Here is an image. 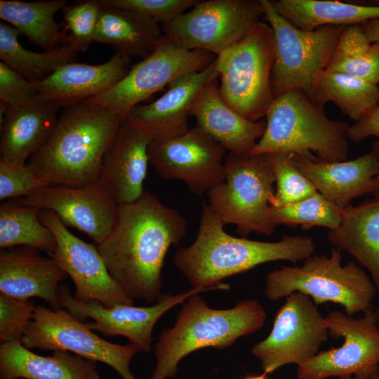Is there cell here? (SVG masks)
<instances>
[{
    "instance_id": "obj_18",
    "label": "cell",
    "mask_w": 379,
    "mask_h": 379,
    "mask_svg": "<svg viewBox=\"0 0 379 379\" xmlns=\"http://www.w3.org/2000/svg\"><path fill=\"white\" fill-rule=\"evenodd\" d=\"M17 201L22 205L53 211L66 227L84 232L97 245L110 232L119 206L98 181L77 187L48 186Z\"/></svg>"
},
{
    "instance_id": "obj_32",
    "label": "cell",
    "mask_w": 379,
    "mask_h": 379,
    "mask_svg": "<svg viewBox=\"0 0 379 379\" xmlns=\"http://www.w3.org/2000/svg\"><path fill=\"white\" fill-rule=\"evenodd\" d=\"M40 208L11 199L0 206V247L26 246L51 257L57 248L52 231L39 218Z\"/></svg>"
},
{
    "instance_id": "obj_45",
    "label": "cell",
    "mask_w": 379,
    "mask_h": 379,
    "mask_svg": "<svg viewBox=\"0 0 379 379\" xmlns=\"http://www.w3.org/2000/svg\"><path fill=\"white\" fill-rule=\"evenodd\" d=\"M339 379H379V371H378L374 374L371 375L368 378H361L354 376H343L339 378Z\"/></svg>"
},
{
    "instance_id": "obj_22",
    "label": "cell",
    "mask_w": 379,
    "mask_h": 379,
    "mask_svg": "<svg viewBox=\"0 0 379 379\" xmlns=\"http://www.w3.org/2000/svg\"><path fill=\"white\" fill-rule=\"evenodd\" d=\"M131 62V57L119 53L99 65L71 62L34 84L39 97L62 107L85 102L107 91L127 74Z\"/></svg>"
},
{
    "instance_id": "obj_8",
    "label": "cell",
    "mask_w": 379,
    "mask_h": 379,
    "mask_svg": "<svg viewBox=\"0 0 379 379\" xmlns=\"http://www.w3.org/2000/svg\"><path fill=\"white\" fill-rule=\"evenodd\" d=\"M224 181L207 192L208 206L224 225L237 226L243 237L251 232L271 235L270 201L275 182L272 154L230 153Z\"/></svg>"
},
{
    "instance_id": "obj_33",
    "label": "cell",
    "mask_w": 379,
    "mask_h": 379,
    "mask_svg": "<svg viewBox=\"0 0 379 379\" xmlns=\"http://www.w3.org/2000/svg\"><path fill=\"white\" fill-rule=\"evenodd\" d=\"M313 102L321 108L332 102L354 122L379 103V86L338 71L326 69L319 79Z\"/></svg>"
},
{
    "instance_id": "obj_14",
    "label": "cell",
    "mask_w": 379,
    "mask_h": 379,
    "mask_svg": "<svg viewBox=\"0 0 379 379\" xmlns=\"http://www.w3.org/2000/svg\"><path fill=\"white\" fill-rule=\"evenodd\" d=\"M328 335L317 305L307 295L294 292L278 310L270 334L251 352L270 374L285 365H302L319 353Z\"/></svg>"
},
{
    "instance_id": "obj_15",
    "label": "cell",
    "mask_w": 379,
    "mask_h": 379,
    "mask_svg": "<svg viewBox=\"0 0 379 379\" xmlns=\"http://www.w3.org/2000/svg\"><path fill=\"white\" fill-rule=\"evenodd\" d=\"M225 149L197 125L170 138L152 140L149 163L162 178L182 181L201 195L225 180Z\"/></svg>"
},
{
    "instance_id": "obj_12",
    "label": "cell",
    "mask_w": 379,
    "mask_h": 379,
    "mask_svg": "<svg viewBox=\"0 0 379 379\" xmlns=\"http://www.w3.org/2000/svg\"><path fill=\"white\" fill-rule=\"evenodd\" d=\"M364 314L355 319L340 311L330 312L324 317L328 334L335 339L343 338V342L298 366L297 379L364 378L379 371L378 320L373 307Z\"/></svg>"
},
{
    "instance_id": "obj_7",
    "label": "cell",
    "mask_w": 379,
    "mask_h": 379,
    "mask_svg": "<svg viewBox=\"0 0 379 379\" xmlns=\"http://www.w3.org/2000/svg\"><path fill=\"white\" fill-rule=\"evenodd\" d=\"M274 59L273 31L259 21L216 56L220 93L244 118L257 121L274 100L271 73Z\"/></svg>"
},
{
    "instance_id": "obj_19",
    "label": "cell",
    "mask_w": 379,
    "mask_h": 379,
    "mask_svg": "<svg viewBox=\"0 0 379 379\" xmlns=\"http://www.w3.org/2000/svg\"><path fill=\"white\" fill-rule=\"evenodd\" d=\"M218 77L215 60L205 69L171 82L162 96L148 105H137L125 121L151 141L180 135L190 128L188 118L199 93L207 83Z\"/></svg>"
},
{
    "instance_id": "obj_16",
    "label": "cell",
    "mask_w": 379,
    "mask_h": 379,
    "mask_svg": "<svg viewBox=\"0 0 379 379\" xmlns=\"http://www.w3.org/2000/svg\"><path fill=\"white\" fill-rule=\"evenodd\" d=\"M212 290L219 288L192 287L176 295L162 294L155 304L149 307H135L133 305L106 307L95 300H78L71 294L67 285H60L58 288V300L60 307L76 319H93V321L86 323L92 331H97L105 336H124L139 351L148 353L152 349L153 328L164 313L184 302L192 295Z\"/></svg>"
},
{
    "instance_id": "obj_17",
    "label": "cell",
    "mask_w": 379,
    "mask_h": 379,
    "mask_svg": "<svg viewBox=\"0 0 379 379\" xmlns=\"http://www.w3.org/2000/svg\"><path fill=\"white\" fill-rule=\"evenodd\" d=\"M39 218L55 237L57 248L51 258L70 277L74 298L80 301L95 300L106 307L133 305L109 274L93 244L71 233L52 211L41 209Z\"/></svg>"
},
{
    "instance_id": "obj_43",
    "label": "cell",
    "mask_w": 379,
    "mask_h": 379,
    "mask_svg": "<svg viewBox=\"0 0 379 379\" xmlns=\"http://www.w3.org/2000/svg\"><path fill=\"white\" fill-rule=\"evenodd\" d=\"M371 42H379V18L359 25Z\"/></svg>"
},
{
    "instance_id": "obj_39",
    "label": "cell",
    "mask_w": 379,
    "mask_h": 379,
    "mask_svg": "<svg viewBox=\"0 0 379 379\" xmlns=\"http://www.w3.org/2000/svg\"><path fill=\"white\" fill-rule=\"evenodd\" d=\"M51 185L27 164L17 166L0 161L1 200L26 197L39 189Z\"/></svg>"
},
{
    "instance_id": "obj_44",
    "label": "cell",
    "mask_w": 379,
    "mask_h": 379,
    "mask_svg": "<svg viewBox=\"0 0 379 379\" xmlns=\"http://www.w3.org/2000/svg\"><path fill=\"white\" fill-rule=\"evenodd\" d=\"M375 156L378 162V173L376 175V180L378 185L379 189V139L375 141L373 144V147L371 150Z\"/></svg>"
},
{
    "instance_id": "obj_27",
    "label": "cell",
    "mask_w": 379,
    "mask_h": 379,
    "mask_svg": "<svg viewBox=\"0 0 379 379\" xmlns=\"http://www.w3.org/2000/svg\"><path fill=\"white\" fill-rule=\"evenodd\" d=\"M328 239L367 270L379 302V197L343 208L341 222L328 231Z\"/></svg>"
},
{
    "instance_id": "obj_26",
    "label": "cell",
    "mask_w": 379,
    "mask_h": 379,
    "mask_svg": "<svg viewBox=\"0 0 379 379\" xmlns=\"http://www.w3.org/2000/svg\"><path fill=\"white\" fill-rule=\"evenodd\" d=\"M97 362L67 351L41 356L21 340L1 344L0 379H100Z\"/></svg>"
},
{
    "instance_id": "obj_40",
    "label": "cell",
    "mask_w": 379,
    "mask_h": 379,
    "mask_svg": "<svg viewBox=\"0 0 379 379\" xmlns=\"http://www.w3.org/2000/svg\"><path fill=\"white\" fill-rule=\"evenodd\" d=\"M104 3L137 13L164 25L173 20L199 0H103Z\"/></svg>"
},
{
    "instance_id": "obj_23",
    "label": "cell",
    "mask_w": 379,
    "mask_h": 379,
    "mask_svg": "<svg viewBox=\"0 0 379 379\" xmlns=\"http://www.w3.org/2000/svg\"><path fill=\"white\" fill-rule=\"evenodd\" d=\"M67 274L51 258L26 246L1 249L0 293L20 299L39 298L59 310V283Z\"/></svg>"
},
{
    "instance_id": "obj_2",
    "label": "cell",
    "mask_w": 379,
    "mask_h": 379,
    "mask_svg": "<svg viewBox=\"0 0 379 379\" xmlns=\"http://www.w3.org/2000/svg\"><path fill=\"white\" fill-rule=\"evenodd\" d=\"M208 204L203 203L198 232L189 246L178 249L174 264L193 287L230 289L224 279L270 262H296L314 255V240L307 236H288L275 242L236 237Z\"/></svg>"
},
{
    "instance_id": "obj_29",
    "label": "cell",
    "mask_w": 379,
    "mask_h": 379,
    "mask_svg": "<svg viewBox=\"0 0 379 379\" xmlns=\"http://www.w3.org/2000/svg\"><path fill=\"white\" fill-rule=\"evenodd\" d=\"M275 11L298 28L313 30L324 26L361 25L379 18V5L337 0L270 1Z\"/></svg>"
},
{
    "instance_id": "obj_36",
    "label": "cell",
    "mask_w": 379,
    "mask_h": 379,
    "mask_svg": "<svg viewBox=\"0 0 379 379\" xmlns=\"http://www.w3.org/2000/svg\"><path fill=\"white\" fill-rule=\"evenodd\" d=\"M102 4L100 0L77 1L62 9L65 44L78 53L85 52L94 42Z\"/></svg>"
},
{
    "instance_id": "obj_6",
    "label": "cell",
    "mask_w": 379,
    "mask_h": 379,
    "mask_svg": "<svg viewBox=\"0 0 379 379\" xmlns=\"http://www.w3.org/2000/svg\"><path fill=\"white\" fill-rule=\"evenodd\" d=\"M341 252L332 248L328 256L312 255L301 266H281L270 272L265 278L266 298L277 301L299 292L316 305L338 304L349 316L373 307L377 291L372 279L354 262L343 265Z\"/></svg>"
},
{
    "instance_id": "obj_30",
    "label": "cell",
    "mask_w": 379,
    "mask_h": 379,
    "mask_svg": "<svg viewBox=\"0 0 379 379\" xmlns=\"http://www.w3.org/2000/svg\"><path fill=\"white\" fill-rule=\"evenodd\" d=\"M67 3V0H1L0 18L44 51H51L65 44L64 34L54 17Z\"/></svg>"
},
{
    "instance_id": "obj_9",
    "label": "cell",
    "mask_w": 379,
    "mask_h": 379,
    "mask_svg": "<svg viewBox=\"0 0 379 379\" xmlns=\"http://www.w3.org/2000/svg\"><path fill=\"white\" fill-rule=\"evenodd\" d=\"M274 40L271 73L273 98L290 90L303 92L313 101L319 79L328 68L346 26L313 30L296 27L281 16L269 0H261Z\"/></svg>"
},
{
    "instance_id": "obj_34",
    "label": "cell",
    "mask_w": 379,
    "mask_h": 379,
    "mask_svg": "<svg viewBox=\"0 0 379 379\" xmlns=\"http://www.w3.org/2000/svg\"><path fill=\"white\" fill-rule=\"evenodd\" d=\"M327 69L379 84V42H371L359 25L346 26Z\"/></svg>"
},
{
    "instance_id": "obj_10",
    "label": "cell",
    "mask_w": 379,
    "mask_h": 379,
    "mask_svg": "<svg viewBox=\"0 0 379 379\" xmlns=\"http://www.w3.org/2000/svg\"><path fill=\"white\" fill-rule=\"evenodd\" d=\"M216 55L178 46L166 36L147 58L131 67L115 85L85 102L111 111L124 120L135 107L175 79L207 68Z\"/></svg>"
},
{
    "instance_id": "obj_41",
    "label": "cell",
    "mask_w": 379,
    "mask_h": 379,
    "mask_svg": "<svg viewBox=\"0 0 379 379\" xmlns=\"http://www.w3.org/2000/svg\"><path fill=\"white\" fill-rule=\"evenodd\" d=\"M39 97L32 83L0 61V100L6 107L22 105Z\"/></svg>"
},
{
    "instance_id": "obj_3",
    "label": "cell",
    "mask_w": 379,
    "mask_h": 379,
    "mask_svg": "<svg viewBox=\"0 0 379 379\" xmlns=\"http://www.w3.org/2000/svg\"><path fill=\"white\" fill-rule=\"evenodd\" d=\"M124 121L86 102L62 107L50 138L27 165L52 185L77 187L96 182Z\"/></svg>"
},
{
    "instance_id": "obj_24",
    "label": "cell",
    "mask_w": 379,
    "mask_h": 379,
    "mask_svg": "<svg viewBox=\"0 0 379 379\" xmlns=\"http://www.w3.org/2000/svg\"><path fill=\"white\" fill-rule=\"evenodd\" d=\"M60 107L40 97L17 107L5 106L1 121L0 161L25 165L50 138Z\"/></svg>"
},
{
    "instance_id": "obj_11",
    "label": "cell",
    "mask_w": 379,
    "mask_h": 379,
    "mask_svg": "<svg viewBox=\"0 0 379 379\" xmlns=\"http://www.w3.org/2000/svg\"><path fill=\"white\" fill-rule=\"evenodd\" d=\"M262 15L265 8L261 0L199 1L161 29L180 48L217 56L245 35Z\"/></svg>"
},
{
    "instance_id": "obj_35",
    "label": "cell",
    "mask_w": 379,
    "mask_h": 379,
    "mask_svg": "<svg viewBox=\"0 0 379 379\" xmlns=\"http://www.w3.org/2000/svg\"><path fill=\"white\" fill-rule=\"evenodd\" d=\"M342 213V208L317 192L295 203L280 207L270 206L268 224L272 232L279 225H300L303 229L321 226L331 230L340 225Z\"/></svg>"
},
{
    "instance_id": "obj_38",
    "label": "cell",
    "mask_w": 379,
    "mask_h": 379,
    "mask_svg": "<svg viewBox=\"0 0 379 379\" xmlns=\"http://www.w3.org/2000/svg\"><path fill=\"white\" fill-rule=\"evenodd\" d=\"M36 305L30 299H20L0 293L1 344L21 340L33 319Z\"/></svg>"
},
{
    "instance_id": "obj_13",
    "label": "cell",
    "mask_w": 379,
    "mask_h": 379,
    "mask_svg": "<svg viewBox=\"0 0 379 379\" xmlns=\"http://www.w3.org/2000/svg\"><path fill=\"white\" fill-rule=\"evenodd\" d=\"M29 349L63 350L100 361L116 371L122 379H137L130 371V362L139 350L133 344L109 342L74 317L66 310L36 305L33 319L22 338Z\"/></svg>"
},
{
    "instance_id": "obj_31",
    "label": "cell",
    "mask_w": 379,
    "mask_h": 379,
    "mask_svg": "<svg viewBox=\"0 0 379 379\" xmlns=\"http://www.w3.org/2000/svg\"><path fill=\"white\" fill-rule=\"evenodd\" d=\"M21 33L14 27L0 23V59L32 83L40 82L61 66L74 62L78 51L67 44L44 52L23 47L18 41Z\"/></svg>"
},
{
    "instance_id": "obj_21",
    "label": "cell",
    "mask_w": 379,
    "mask_h": 379,
    "mask_svg": "<svg viewBox=\"0 0 379 379\" xmlns=\"http://www.w3.org/2000/svg\"><path fill=\"white\" fill-rule=\"evenodd\" d=\"M150 142L124 120L107 150L97 181L118 204L133 202L144 193Z\"/></svg>"
},
{
    "instance_id": "obj_37",
    "label": "cell",
    "mask_w": 379,
    "mask_h": 379,
    "mask_svg": "<svg viewBox=\"0 0 379 379\" xmlns=\"http://www.w3.org/2000/svg\"><path fill=\"white\" fill-rule=\"evenodd\" d=\"M276 192L270 201L280 207L305 199L317 192L312 182L295 166L292 154L272 153Z\"/></svg>"
},
{
    "instance_id": "obj_42",
    "label": "cell",
    "mask_w": 379,
    "mask_h": 379,
    "mask_svg": "<svg viewBox=\"0 0 379 379\" xmlns=\"http://www.w3.org/2000/svg\"><path fill=\"white\" fill-rule=\"evenodd\" d=\"M371 136L379 139V103L368 109L348 128V139L353 142H360Z\"/></svg>"
},
{
    "instance_id": "obj_5",
    "label": "cell",
    "mask_w": 379,
    "mask_h": 379,
    "mask_svg": "<svg viewBox=\"0 0 379 379\" xmlns=\"http://www.w3.org/2000/svg\"><path fill=\"white\" fill-rule=\"evenodd\" d=\"M265 128L251 154L286 153L324 161H345L350 124L331 120L303 92L290 90L274 98Z\"/></svg>"
},
{
    "instance_id": "obj_20",
    "label": "cell",
    "mask_w": 379,
    "mask_h": 379,
    "mask_svg": "<svg viewBox=\"0 0 379 379\" xmlns=\"http://www.w3.org/2000/svg\"><path fill=\"white\" fill-rule=\"evenodd\" d=\"M295 166L326 199L345 208L366 194L379 197L378 162L372 151L350 161H324L291 154Z\"/></svg>"
},
{
    "instance_id": "obj_46",
    "label": "cell",
    "mask_w": 379,
    "mask_h": 379,
    "mask_svg": "<svg viewBox=\"0 0 379 379\" xmlns=\"http://www.w3.org/2000/svg\"><path fill=\"white\" fill-rule=\"evenodd\" d=\"M267 375L268 374L267 373L263 372L260 375H248L242 379H267Z\"/></svg>"
},
{
    "instance_id": "obj_25",
    "label": "cell",
    "mask_w": 379,
    "mask_h": 379,
    "mask_svg": "<svg viewBox=\"0 0 379 379\" xmlns=\"http://www.w3.org/2000/svg\"><path fill=\"white\" fill-rule=\"evenodd\" d=\"M191 116L197 125L225 150L246 154L262 136L265 121H250L233 109L222 98L217 79L207 83L194 102Z\"/></svg>"
},
{
    "instance_id": "obj_28",
    "label": "cell",
    "mask_w": 379,
    "mask_h": 379,
    "mask_svg": "<svg viewBox=\"0 0 379 379\" xmlns=\"http://www.w3.org/2000/svg\"><path fill=\"white\" fill-rule=\"evenodd\" d=\"M100 1L94 42L110 45L116 53L131 58L149 55L164 36L161 26L137 13Z\"/></svg>"
},
{
    "instance_id": "obj_47",
    "label": "cell",
    "mask_w": 379,
    "mask_h": 379,
    "mask_svg": "<svg viewBox=\"0 0 379 379\" xmlns=\"http://www.w3.org/2000/svg\"><path fill=\"white\" fill-rule=\"evenodd\" d=\"M375 314L379 322V307L375 310Z\"/></svg>"
},
{
    "instance_id": "obj_4",
    "label": "cell",
    "mask_w": 379,
    "mask_h": 379,
    "mask_svg": "<svg viewBox=\"0 0 379 379\" xmlns=\"http://www.w3.org/2000/svg\"><path fill=\"white\" fill-rule=\"evenodd\" d=\"M173 327L163 330L155 345L156 367L148 379L173 378L180 361L206 347L223 349L265 324L267 314L255 300H244L229 309L208 306L199 293L189 297Z\"/></svg>"
},
{
    "instance_id": "obj_1",
    "label": "cell",
    "mask_w": 379,
    "mask_h": 379,
    "mask_svg": "<svg viewBox=\"0 0 379 379\" xmlns=\"http://www.w3.org/2000/svg\"><path fill=\"white\" fill-rule=\"evenodd\" d=\"M187 223L175 208L144 192L137 200L119 204L114 224L97 246L108 272L131 300L157 302L161 271L169 248L186 234Z\"/></svg>"
}]
</instances>
